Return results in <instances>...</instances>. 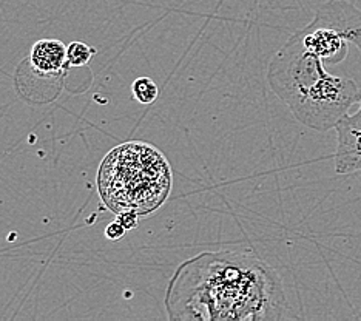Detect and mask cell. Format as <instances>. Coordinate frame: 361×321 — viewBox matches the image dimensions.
Wrapping results in <instances>:
<instances>
[{
    "label": "cell",
    "instance_id": "3957f363",
    "mask_svg": "<svg viewBox=\"0 0 361 321\" xmlns=\"http://www.w3.org/2000/svg\"><path fill=\"white\" fill-rule=\"evenodd\" d=\"M358 101L360 87L355 80L327 71L310 87L301 104L290 113L302 126L317 131H327L338 126Z\"/></svg>",
    "mask_w": 361,
    "mask_h": 321
},
{
    "label": "cell",
    "instance_id": "7a4b0ae2",
    "mask_svg": "<svg viewBox=\"0 0 361 321\" xmlns=\"http://www.w3.org/2000/svg\"><path fill=\"white\" fill-rule=\"evenodd\" d=\"M97 192L113 213L150 215L167 201L173 184L170 164L158 148L131 141L114 147L97 171Z\"/></svg>",
    "mask_w": 361,
    "mask_h": 321
},
{
    "label": "cell",
    "instance_id": "5b68a950",
    "mask_svg": "<svg viewBox=\"0 0 361 321\" xmlns=\"http://www.w3.org/2000/svg\"><path fill=\"white\" fill-rule=\"evenodd\" d=\"M335 130V171L338 175L361 171V116L357 113L348 114Z\"/></svg>",
    "mask_w": 361,
    "mask_h": 321
},
{
    "label": "cell",
    "instance_id": "30bf717a",
    "mask_svg": "<svg viewBox=\"0 0 361 321\" xmlns=\"http://www.w3.org/2000/svg\"><path fill=\"white\" fill-rule=\"evenodd\" d=\"M126 227L121 224V222L116 219V221H113L111 224H109L106 226V229H105V236L109 238V240H111V241H118V240H121L122 236L126 235Z\"/></svg>",
    "mask_w": 361,
    "mask_h": 321
},
{
    "label": "cell",
    "instance_id": "6da1fadb",
    "mask_svg": "<svg viewBox=\"0 0 361 321\" xmlns=\"http://www.w3.org/2000/svg\"><path fill=\"white\" fill-rule=\"evenodd\" d=\"M170 320H283L289 309L281 279L249 253L202 252L184 261L166 292Z\"/></svg>",
    "mask_w": 361,
    "mask_h": 321
},
{
    "label": "cell",
    "instance_id": "8992f818",
    "mask_svg": "<svg viewBox=\"0 0 361 321\" xmlns=\"http://www.w3.org/2000/svg\"><path fill=\"white\" fill-rule=\"evenodd\" d=\"M297 35L301 37L302 45L324 63L334 65L346 59L349 42L335 30L314 27L309 23L305 28L298 30Z\"/></svg>",
    "mask_w": 361,
    "mask_h": 321
},
{
    "label": "cell",
    "instance_id": "277c9868",
    "mask_svg": "<svg viewBox=\"0 0 361 321\" xmlns=\"http://www.w3.org/2000/svg\"><path fill=\"white\" fill-rule=\"evenodd\" d=\"M310 25L335 30L361 52V10L349 0H327L322 4Z\"/></svg>",
    "mask_w": 361,
    "mask_h": 321
},
{
    "label": "cell",
    "instance_id": "8fae6325",
    "mask_svg": "<svg viewBox=\"0 0 361 321\" xmlns=\"http://www.w3.org/2000/svg\"><path fill=\"white\" fill-rule=\"evenodd\" d=\"M137 213L135 212H122L118 215V221L124 226L127 230L135 229L137 226Z\"/></svg>",
    "mask_w": 361,
    "mask_h": 321
},
{
    "label": "cell",
    "instance_id": "7c38bea8",
    "mask_svg": "<svg viewBox=\"0 0 361 321\" xmlns=\"http://www.w3.org/2000/svg\"><path fill=\"white\" fill-rule=\"evenodd\" d=\"M358 104H360V109H358L355 113L360 114V116H361V88H360V101H358Z\"/></svg>",
    "mask_w": 361,
    "mask_h": 321
},
{
    "label": "cell",
    "instance_id": "ba28073f",
    "mask_svg": "<svg viewBox=\"0 0 361 321\" xmlns=\"http://www.w3.org/2000/svg\"><path fill=\"white\" fill-rule=\"evenodd\" d=\"M131 92L139 104H153L159 96V88L156 82L150 78H137L133 85H131Z\"/></svg>",
    "mask_w": 361,
    "mask_h": 321
},
{
    "label": "cell",
    "instance_id": "9c48e42d",
    "mask_svg": "<svg viewBox=\"0 0 361 321\" xmlns=\"http://www.w3.org/2000/svg\"><path fill=\"white\" fill-rule=\"evenodd\" d=\"M96 53V49L88 47L82 42H71L67 47V57L68 65L71 67H84L92 59V56Z\"/></svg>",
    "mask_w": 361,
    "mask_h": 321
},
{
    "label": "cell",
    "instance_id": "52a82bcc",
    "mask_svg": "<svg viewBox=\"0 0 361 321\" xmlns=\"http://www.w3.org/2000/svg\"><path fill=\"white\" fill-rule=\"evenodd\" d=\"M28 61L40 73L61 74L68 65L67 47L61 40L42 39L32 45Z\"/></svg>",
    "mask_w": 361,
    "mask_h": 321
}]
</instances>
